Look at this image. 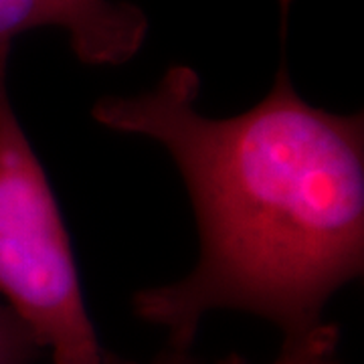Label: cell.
<instances>
[{
	"label": "cell",
	"instance_id": "obj_1",
	"mask_svg": "<svg viewBox=\"0 0 364 364\" xmlns=\"http://www.w3.org/2000/svg\"><path fill=\"white\" fill-rule=\"evenodd\" d=\"M200 79L174 65L152 90L105 95L91 116L107 130L158 142L188 188L198 225L195 269L138 291V318L191 350L208 312L241 310L284 336L322 320L334 291L364 269V117L310 105L277 67L251 109L208 117Z\"/></svg>",
	"mask_w": 364,
	"mask_h": 364
},
{
	"label": "cell",
	"instance_id": "obj_2",
	"mask_svg": "<svg viewBox=\"0 0 364 364\" xmlns=\"http://www.w3.org/2000/svg\"><path fill=\"white\" fill-rule=\"evenodd\" d=\"M0 296L55 364H112L93 330L65 221L0 77Z\"/></svg>",
	"mask_w": 364,
	"mask_h": 364
},
{
	"label": "cell",
	"instance_id": "obj_3",
	"mask_svg": "<svg viewBox=\"0 0 364 364\" xmlns=\"http://www.w3.org/2000/svg\"><path fill=\"white\" fill-rule=\"evenodd\" d=\"M41 26L67 31L71 49L87 65H119L142 47L146 14L112 0H0V77L14 37Z\"/></svg>",
	"mask_w": 364,
	"mask_h": 364
},
{
	"label": "cell",
	"instance_id": "obj_4",
	"mask_svg": "<svg viewBox=\"0 0 364 364\" xmlns=\"http://www.w3.org/2000/svg\"><path fill=\"white\" fill-rule=\"evenodd\" d=\"M338 328L320 322L306 332L284 336L282 348L267 364H338ZM219 364H253L239 354H229Z\"/></svg>",
	"mask_w": 364,
	"mask_h": 364
},
{
	"label": "cell",
	"instance_id": "obj_5",
	"mask_svg": "<svg viewBox=\"0 0 364 364\" xmlns=\"http://www.w3.org/2000/svg\"><path fill=\"white\" fill-rule=\"evenodd\" d=\"M43 350L25 322L0 304V364H28Z\"/></svg>",
	"mask_w": 364,
	"mask_h": 364
},
{
	"label": "cell",
	"instance_id": "obj_6",
	"mask_svg": "<svg viewBox=\"0 0 364 364\" xmlns=\"http://www.w3.org/2000/svg\"><path fill=\"white\" fill-rule=\"evenodd\" d=\"M148 364H203L200 360H196L195 356L191 354V350H176V348H168L162 354H158L154 360H150Z\"/></svg>",
	"mask_w": 364,
	"mask_h": 364
},
{
	"label": "cell",
	"instance_id": "obj_7",
	"mask_svg": "<svg viewBox=\"0 0 364 364\" xmlns=\"http://www.w3.org/2000/svg\"><path fill=\"white\" fill-rule=\"evenodd\" d=\"M294 0H279V9H282V14H289V6H291Z\"/></svg>",
	"mask_w": 364,
	"mask_h": 364
}]
</instances>
